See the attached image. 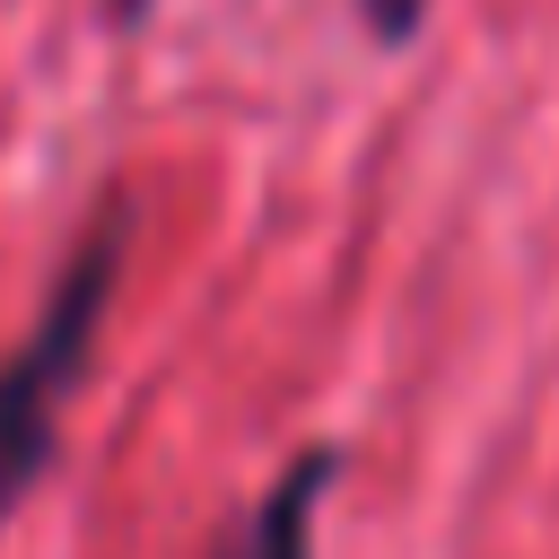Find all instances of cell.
Masks as SVG:
<instances>
[{
    "instance_id": "obj_1",
    "label": "cell",
    "mask_w": 559,
    "mask_h": 559,
    "mask_svg": "<svg viewBox=\"0 0 559 559\" xmlns=\"http://www.w3.org/2000/svg\"><path fill=\"white\" fill-rule=\"evenodd\" d=\"M122 227L131 210L114 201L61 262L35 332L0 358V524L17 515V498L52 472V437H61V402L79 393L87 376V349L105 332V306H114V280H122Z\"/></svg>"
},
{
    "instance_id": "obj_2",
    "label": "cell",
    "mask_w": 559,
    "mask_h": 559,
    "mask_svg": "<svg viewBox=\"0 0 559 559\" xmlns=\"http://www.w3.org/2000/svg\"><path fill=\"white\" fill-rule=\"evenodd\" d=\"M332 480H341V445H306V454L253 498L245 533H236L218 559H314V515H323Z\"/></svg>"
},
{
    "instance_id": "obj_3",
    "label": "cell",
    "mask_w": 559,
    "mask_h": 559,
    "mask_svg": "<svg viewBox=\"0 0 559 559\" xmlns=\"http://www.w3.org/2000/svg\"><path fill=\"white\" fill-rule=\"evenodd\" d=\"M358 17H367V35H376V44H402V35H419L428 0H358Z\"/></svg>"
},
{
    "instance_id": "obj_4",
    "label": "cell",
    "mask_w": 559,
    "mask_h": 559,
    "mask_svg": "<svg viewBox=\"0 0 559 559\" xmlns=\"http://www.w3.org/2000/svg\"><path fill=\"white\" fill-rule=\"evenodd\" d=\"M105 9H114L122 26H131V17H148V0H105Z\"/></svg>"
}]
</instances>
